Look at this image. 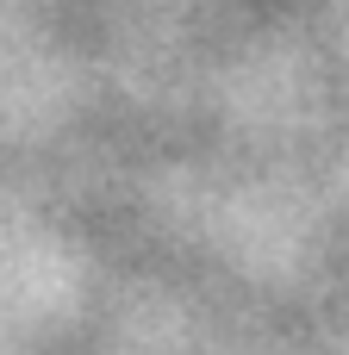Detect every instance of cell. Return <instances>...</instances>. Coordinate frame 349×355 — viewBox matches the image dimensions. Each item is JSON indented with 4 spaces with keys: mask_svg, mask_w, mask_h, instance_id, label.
<instances>
[]
</instances>
